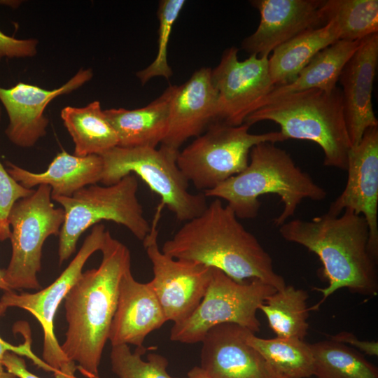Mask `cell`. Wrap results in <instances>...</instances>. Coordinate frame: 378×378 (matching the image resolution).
Segmentation results:
<instances>
[{"label": "cell", "instance_id": "6da1fadb", "mask_svg": "<svg viewBox=\"0 0 378 378\" xmlns=\"http://www.w3.org/2000/svg\"><path fill=\"white\" fill-rule=\"evenodd\" d=\"M97 268L82 272L64 302L68 324L60 347L87 378H100L99 368L108 340L124 272L131 267L128 248L107 230Z\"/></svg>", "mask_w": 378, "mask_h": 378}, {"label": "cell", "instance_id": "7a4b0ae2", "mask_svg": "<svg viewBox=\"0 0 378 378\" xmlns=\"http://www.w3.org/2000/svg\"><path fill=\"white\" fill-rule=\"evenodd\" d=\"M161 251L173 258L218 269L237 282L257 279L276 290L286 286L258 239L217 198L185 222Z\"/></svg>", "mask_w": 378, "mask_h": 378}, {"label": "cell", "instance_id": "3957f363", "mask_svg": "<svg viewBox=\"0 0 378 378\" xmlns=\"http://www.w3.org/2000/svg\"><path fill=\"white\" fill-rule=\"evenodd\" d=\"M279 231L285 240L315 253L322 263L328 285L313 288L322 298L309 311L318 310L340 288L363 295H377V261L368 251L369 227L363 216L349 209L337 216L326 213L309 220L286 221L279 227Z\"/></svg>", "mask_w": 378, "mask_h": 378}, {"label": "cell", "instance_id": "277c9868", "mask_svg": "<svg viewBox=\"0 0 378 378\" xmlns=\"http://www.w3.org/2000/svg\"><path fill=\"white\" fill-rule=\"evenodd\" d=\"M203 194L206 198L225 200L239 219L255 218L260 207L259 197L276 195L283 204L281 214L273 220L276 227L293 216L303 200L322 201L328 195L289 153L271 142L254 146L243 172Z\"/></svg>", "mask_w": 378, "mask_h": 378}, {"label": "cell", "instance_id": "5b68a950", "mask_svg": "<svg viewBox=\"0 0 378 378\" xmlns=\"http://www.w3.org/2000/svg\"><path fill=\"white\" fill-rule=\"evenodd\" d=\"M272 121L286 139L311 141L323 152V164L346 170L351 148L344 118L342 90L318 89L279 95L250 114L244 123Z\"/></svg>", "mask_w": 378, "mask_h": 378}, {"label": "cell", "instance_id": "8992f818", "mask_svg": "<svg viewBox=\"0 0 378 378\" xmlns=\"http://www.w3.org/2000/svg\"><path fill=\"white\" fill-rule=\"evenodd\" d=\"M138 187L136 176L129 174L113 185H91L71 197H51L64 211V220L58 234L59 265L75 252L81 234L102 220L122 225L143 241L151 226L137 198Z\"/></svg>", "mask_w": 378, "mask_h": 378}, {"label": "cell", "instance_id": "52a82bcc", "mask_svg": "<svg viewBox=\"0 0 378 378\" xmlns=\"http://www.w3.org/2000/svg\"><path fill=\"white\" fill-rule=\"evenodd\" d=\"M179 150L162 145L150 147L115 146L101 156L104 170L101 182L110 186L129 174H136L158 195L180 221L199 216L206 207L203 193L188 191V181L177 165Z\"/></svg>", "mask_w": 378, "mask_h": 378}, {"label": "cell", "instance_id": "ba28073f", "mask_svg": "<svg viewBox=\"0 0 378 378\" xmlns=\"http://www.w3.org/2000/svg\"><path fill=\"white\" fill-rule=\"evenodd\" d=\"M246 123L230 125L214 121L177 156V165L188 181L203 192L243 172L251 148L263 142L286 139L279 132L251 134Z\"/></svg>", "mask_w": 378, "mask_h": 378}, {"label": "cell", "instance_id": "9c48e42d", "mask_svg": "<svg viewBox=\"0 0 378 378\" xmlns=\"http://www.w3.org/2000/svg\"><path fill=\"white\" fill-rule=\"evenodd\" d=\"M276 289L259 279L237 282L211 267L207 290L198 307L184 321L174 323L170 340L183 344L202 342L207 332L223 323H234L253 333L260 330L257 311Z\"/></svg>", "mask_w": 378, "mask_h": 378}, {"label": "cell", "instance_id": "30bf717a", "mask_svg": "<svg viewBox=\"0 0 378 378\" xmlns=\"http://www.w3.org/2000/svg\"><path fill=\"white\" fill-rule=\"evenodd\" d=\"M64 220V209L55 207L49 186L40 185L14 203L8 217L12 253L4 269L5 281L12 290L41 288L37 274L43 244L48 237L59 234Z\"/></svg>", "mask_w": 378, "mask_h": 378}, {"label": "cell", "instance_id": "8fae6325", "mask_svg": "<svg viewBox=\"0 0 378 378\" xmlns=\"http://www.w3.org/2000/svg\"><path fill=\"white\" fill-rule=\"evenodd\" d=\"M106 231L104 224L94 225L74 259L46 288L31 293L25 292L18 294L13 290L6 291L0 298L2 314L9 307H18L29 312L39 322L43 332V360L54 372L69 361L55 337L54 319L56 312L82 274L87 260L94 252L101 250Z\"/></svg>", "mask_w": 378, "mask_h": 378}, {"label": "cell", "instance_id": "7c38bea8", "mask_svg": "<svg viewBox=\"0 0 378 378\" xmlns=\"http://www.w3.org/2000/svg\"><path fill=\"white\" fill-rule=\"evenodd\" d=\"M155 222L142 241L153 266V278L148 284L167 321L178 323L188 318L200 304L211 280V267L164 253L158 245Z\"/></svg>", "mask_w": 378, "mask_h": 378}, {"label": "cell", "instance_id": "4fadbf2b", "mask_svg": "<svg viewBox=\"0 0 378 378\" xmlns=\"http://www.w3.org/2000/svg\"><path fill=\"white\" fill-rule=\"evenodd\" d=\"M239 49L225 50L217 66L211 69V79L217 91L216 121L240 125L260 106L273 90L268 57L251 55L239 61Z\"/></svg>", "mask_w": 378, "mask_h": 378}, {"label": "cell", "instance_id": "5bb4252c", "mask_svg": "<svg viewBox=\"0 0 378 378\" xmlns=\"http://www.w3.org/2000/svg\"><path fill=\"white\" fill-rule=\"evenodd\" d=\"M347 181L332 201L328 214L340 215L349 209L365 219L369 227L368 251L378 258V126L368 129L348 155Z\"/></svg>", "mask_w": 378, "mask_h": 378}, {"label": "cell", "instance_id": "9a60e30c", "mask_svg": "<svg viewBox=\"0 0 378 378\" xmlns=\"http://www.w3.org/2000/svg\"><path fill=\"white\" fill-rule=\"evenodd\" d=\"M92 77L90 69H81L67 82L53 90L22 82L9 88L0 86V102L8 118L5 130L7 138L21 148L34 146L46 134L49 121L44 111L49 103L80 88Z\"/></svg>", "mask_w": 378, "mask_h": 378}, {"label": "cell", "instance_id": "2e32d148", "mask_svg": "<svg viewBox=\"0 0 378 378\" xmlns=\"http://www.w3.org/2000/svg\"><path fill=\"white\" fill-rule=\"evenodd\" d=\"M248 331L234 323L211 328L202 341L200 367L211 378H286L246 342Z\"/></svg>", "mask_w": 378, "mask_h": 378}, {"label": "cell", "instance_id": "e0dca14e", "mask_svg": "<svg viewBox=\"0 0 378 378\" xmlns=\"http://www.w3.org/2000/svg\"><path fill=\"white\" fill-rule=\"evenodd\" d=\"M323 0H253L260 13L256 30L241 43L251 55L269 57L278 46L297 35L325 24L321 13Z\"/></svg>", "mask_w": 378, "mask_h": 378}, {"label": "cell", "instance_id": "ac0fdd59", "mask_svg": "<svg viewBox=\"0 0 378 378\" xmlns=\"http://www.w3.org/2000/svg\"><path fill=\"white\" fill-rule=\"evenodd\" d=\"M377 62L378 33H376L362 39L360 46L347 61L339 77L351 147L360 143L368 129L378 126L372 103Z\"/></svg>", "mask_w": 378, "mask_h": 378}, {"label": "cell", "instance_id": "d6986e66", "mask_svg": "<svg viewBox=\"0 0 378 378\" xmlns=\"http://www.w3.org/2000/svg\"><path fill=\"white\" fill-rule=\"evenodd\" d=\"M217 99L209 68L202 67L183 84L173 85L169 129L162 145L178 150L188 139L202 134L216 121Z\"/></svg>", "mask_w": 378, "mask_h": 378}, {"label": "cell", "instance_id": "ffe728a7", "mask_svg": "<svg viewBox=\"0 0 378 378\" xmlns=\"http://www.w3.org/2000/svg\"><path fill=\"white\" fill-rule=\"evenodd\" d=\"M167 319L148 283L136 281L128 268L123 274L108 335L112 346L132 344L142 347L146 337Z\"/></svg>", "mask_w": 378, "mask_h": 378}, {"label": "cell", "instance_id": "44dd1931", "mask_svg": "<svg viewBox=\"0 0 378 378\" xmlns=\"http://www.w3.org/2000/svg\"><path fill=\"white\" fill-rule=\"evenodd\" d=\"M8 174L27 189L47 185L51 188V197H71L79 190L101 182L104 164L101 155L79 157L65 150L57 154L48 169L34 173L6 162Z\"/></svg>", "mask_w": 378, "mask_h": 378}, {"label": "cell", "instance_id": "7402d4cb", "mask_svg": "<svg viewBox=\"0 0 378 378\" xmlns=\"http://www.w3.org/2000/svg\"><path fill=\"white\" fill-rule=\"evenodd\" d=\"M172 90L173 85H170L159 97L142 108L104 110L116 133L118 146L156 148L162 144L169 129Z\"/></svg>", "mask_w": 378, "mask_h": 378}, {"label": "cell", "instance_id": "603a6c76", "mask_svg": "<svg viewBox=\"0 0 378 378\" xmlns=\"http://www.w3.org/2000/svg\"><path fill=\"white\" fill-rule=\"evenodd\" d=\"M338 40L337 27L333 21H329L278 46L268 57L270 76L274 87L293 82L318 52Z\"/></svg>", "mask_w": 378, "mask_h": 378}, {"label": "cell", "instance_id": "cb8c5ba5", "mask_svg": "<svg viewBox=\"0 0 378 378\" xmlns=\"http://www.w3.org/2000/svg\"><path fill=\"white\" fill-rule=\"evenodd\" d=\"M361 41L338 40L326 47L311 59L293 82L275 86L259 108L267 101L284 94L310 89L333 91L337 88L336 85L343 67L358 48Z\"/></svg>", "mask_w": 378, "mask_h": 378}, {"label": "cell", "instance_id": "d4e9b609", "mask_svg": "<svg viewBox=\"0 0 378 378\" xmlns=\"http://www.w3.org/2000/svg\"><path fill=\"white\" fill-rule=\"evenodd\" d=\"M60 116L74 143V155H102L118 146L116 133L99 101L83 107L66 106L61 111Z\"/></svg>", "mask_w": 378, "mask_h": 378}, {"label": "cell", "instance_id": "484cf974", "mask_svg": "<svg viewBox=\"0 0 378 378\" xmlns=\"http://www.w3.org/2000/svg\"><path fill=\"white\" fill-rule=\"evenodd\" d=\"M246 341L286 378H308L314 375V359L311 344L303 340L278 337L265 339L248 331Z\"/></svg>", "mask_w": 378, "mask_h": 378}, {"label": "cell", "instance_id": "4316f807", "mask_svg": "<svg viewBox=\"0 0 378 378\" xmlns=\"http://www.w3.org/2000/svg\"><path fill=\"white\" fill-rule=\"evenodd\" d=\"M308 298L305 290L286 286L267 297L259 309L276 337L303 340L309 328Z\"/></svg>", "mask_w": 378, "mask_h": 378}, {"label": "cell", "instance_id": "83f0119b", "mask_svg": "<svg viewBox=\"0 0 378 378\" xmlns=\"http://www.w3.org/2000/svg\"><path fill=\"white\" fill-rule=\"evenodd\" d=\"M320 10L325 24H336L340 40L360 41L378 33L377 0H323Z\"/></svg>", "mask_w": 378, "mask_h": 378}, {"label": "cell", "instance_id": "f1b7e54d", "mask_svg": "<svg viewBox=\"0 0 378 378\" xmlns=\"http://www.w3.org/2000/svg\"><path fill=\"white\" fill-rule=\"evenodd\" d=\"M311 347L316 378H378L377 368L347 345L328 340Z\"/></svg>", "mask_w": 378, "mask_h": 378}, {"label": "cell", "instance_id": "f546056e", "mask_svg": "<svg viewBox=\"0 0 378 378\" xmlns=\"http://www.w3.org/2000/svg\"><path fill=\"white\" fill-rule=\"evenodd\" d=\"M144 346L132 352L128 345L112 346L110 354L111 369L118 378H175L167 372V359L162 355L150 353L144 360L141 356Z\"/></svg>", "mask_w": 378, "mask_h": 378}, {"label": "cell", "instance_id": "4dcf8cb0", "mask_svg": "<svg viewBox=\"0 0 378 378\" xmlns=\"http://www.w3.org/2000/svg\"><path fill=\"white\" fill-rule=\"evenodd\" d=\"M186 4L185 0H162L159 2L158 51L153 62L136 72L142 85L150 79L161 76L169 79L173 74L167 61V47L173 26Z\"/></svg>", "mask_w": 378, "mask_h": 378}, {"label": "cell", "instance_id": "1f68e13d", "mask_svg": "<svg viewBox=\"0 0 378 378\" xmlns=\"http://www.w3.org/2000/svg\"><path fill=\"white\" fill-rule=\"evenodd\" d=\"M1 107L0 105V120ZM34 192L16 182L7 172L6 167L0 162V241L10 238V228L8 221L10 210L18 200L26 197Z\"/></svg>", "mask_w": 378, "mask_h": 378}, {"label": "cell", "instance_id": "d6a6232c", "mask_svg": "<svg viewBox=\"0 0 378 378\" xmlns=\"http://www.w3.org/2000/svg\"><path fill=\"white\" fill-rule=\"evenodd\" d=\"M3 365L6 370L17 378H41L29 372L27 368L24 360L12 352H7L3 358ZM78 370L76 364L73 361H68L62 368L54 372V378H78L75 375Z\"/></svg>", "mask_w": 378, "mask_h": 378}, {"label": "cell", "instance_id": "836d02e7", "mask_svg": "<svg viewBox=\"0 0 378 378\" xmlns=\"http://www.w3.org/2000/svg\"><path fill=\"white\" fill-rule=\"evenodd\" d=\"M38 43L35 38L18 39L0 30V59L32 57L37 54Z\"/></svg>", "mask_w": 378, "mask_h": 378}, {"label": "cell", "instance_id": "e575fe53", "mask_svg": "<svg viewBox=\"0 0 378 378\" xmlns=\"http://www.w3.org/2000/svg\"><path fill=\"white\" fill-rule=\"evenodd\" d=\"M0 312V316H1ZM25 334L23 333L25 338L23 344L18 346L12 345L10 343L4 341L0 337V378H17L13 374L7 372L3 365V358L4 355L7 352H12L18 356H24L31 359L32 362L38 367L48 372H54L53 370L47 365L43 360L38 358L31 349V340L29 330L27 332L24 330Z\"/></svg>", "mask_w": 378, "mask_h": 378}, {"label": "cell", "instance_id": "d590c367", "mask_svg": "<svg viewBox=\"0 0 378 378\" xmlns=\"http://www.w3.org/2000/svg\"><path fill=\"white\" fill-rule=\"evenodd\" d=\"M329 340L350 345L365 354L373 356H378V342L375 340H360L354 335L348 332H341L336 335H328Z\"/></svg>", "mask_w": 378, "mask_h": 378}, {"label": "cell", "instance_id": "8d00e7d4", "mask_svg": "<svg viewBox=\"0 0 378 378\" xmlns=\"http://www.w3.org/2000/svg\"><path fill=\"white\" fill-rule=\"evenodd\" d=\"M187 378H211L201 367L195 366L188 372Z\"/></svg>", "mask_w": 378, "mask_h": 378}, {"label": "cell", "instance_id": "74e56055", "mask_svg": "<svg viewBox=\"0 0 378 378\" xmlns=\"http://www.w3.org/2000/svg\"><path fill=\"white\" fill-rule=\"evenodd\" d=\"M0 289L4 290V292L12 290L5 281L4 270L1 269H0Z\"/></svg>", "mask_w": 378, "mask_h": 378}, {"label": "cell", "instance_id": "f35d334b", "mask_svg": "<svg viewBox=\"0 0 378 378\" xmlns=\"http://www.w3.org/2000/svg\"><path fill=\"white\" fill-rule=\"evenodd\" d=\"M20 1H0V5H6L12 8H17Z\"/></svg>", "mask_w": 378, "mask_h": 378}]
</instances>
